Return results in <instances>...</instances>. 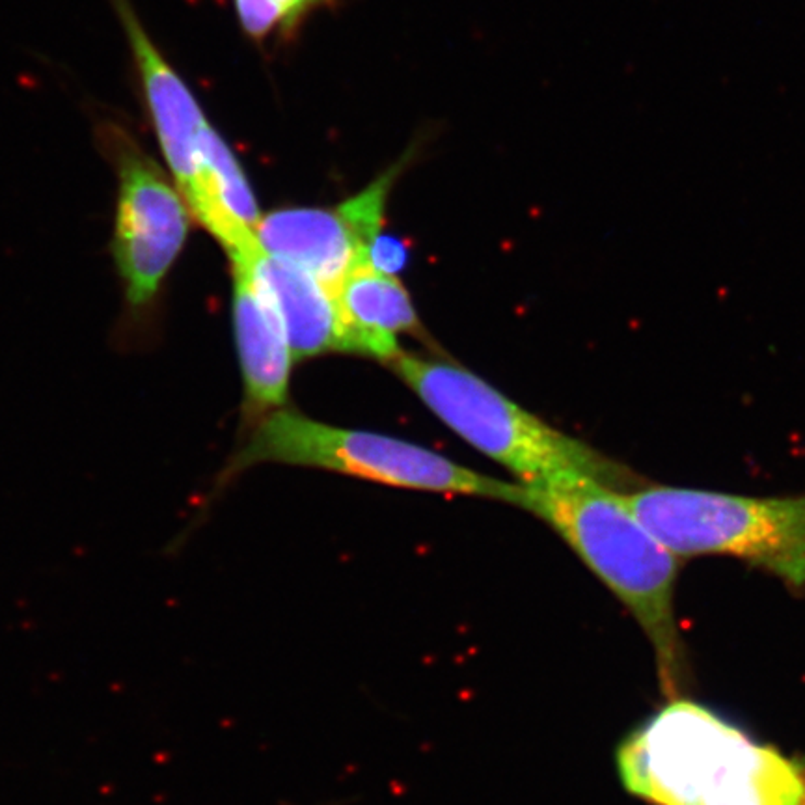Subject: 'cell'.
<instances>
[{"label":"cell","instance_id":"cell-1","mask_svg":"<svg viewBox=\"0 0 805 805\" xmlns=\"http://www.w3.org/2000/svg\"><path fill=\"white\" fill-rule=\"evenodd\" d=\"M520 485L518 507L548 524L635 617L655 651L662 692L681 695L688 664L675 617L679 556L638 518L627 489L587 474Z\"/></svg>","mask_w":805,"mask_h":805},{"label":"cell","instance_id":"cell-2","mask_svg":"<svg viewBox=\"0 0 805 805\" xmlns=\"http://www.w3.org/2000/svg\"><path fill=\"white\" fill-rule=\"evenodd\" d=\"M622 786L651 805H805V762L673 699L622 740Z\"/></svg>","mask_w":805,"mask_h":805},{"label":"cell","instance_id":"cell-3","mask_svg":"<svg viewBox=\"0 0 805 805\" xmlns=\"http://www.w3.org/2000/svg\"><path fill=\"white\" fill-rule=\"evenodd\" d=\"M388 364L440 421L522 483L587 474L627 491L640 485L625 466L554 429L465 367L405 351Z\"/></svg>","mask_w":805,"mask_h":805},{"label":"cell","instance_id":"cell-4","mask_svg":"<svg viewBox=\"0 0 805 805\" xmlns=\"http://www.w3.org/2000/svg\"><path fill=\"white\" fill-rule=\"evenodd\" d=\"M649 530L679 557L729 556L805 587V494L744 496L675 485L627 492Z\"/></svg>","mask_w":805,"mask_h":805},{"label":"cell","instance_id":"cell-5","mask_svg":"<svg viewBox=\"0 0 805 805\" xmlns=\"http://www.w3.org/2000/svg\"><path fill=\"white\" fill-rule=\"evenodd\" d=\"M259 463L312 466L390 487L513 505L522 491V485L496 481L406 440L328 425L283 406L255 421L248 440L231 458L226 478Z\"/></svg>","mask_w":805,"mask_h":805},{"label":"cell","instance_id":"cell-6","mask_svg":"<svg viewBox=\"0 0 805 805\" xmlns=\"http://www.w3.org/2000/svg\"><path fill=\"white\" fill-rule=\"evenodd\" d=\"M101 138L118 172L112 255L127 310L144 317L183 250L192 215L177 185L121 125L103 124Z\"/></svg>","mask_w":805,"mask_h":805},{"label":"cell","instance_id":"cell-7","mask_svg":"<svg viewBox=\"0 0 805 805\" xmlns=\"http://www.w3.org/2000/svg\"><path fill=\"white\" fill-rule=\"evenodd\" d=\"M397 172L399 166L388 170L360 194L332 209L291 207L261 215L255 229L257 241L267 254L293 261L334 291L358 263L369 259Z\"/></svg>","mask_w":805,"mask_h":805},{"label":"cell","instance_id":"cell-8","mask_svg":"<svg viewBox=\"0 0 805 805\" xmlns=\"http://www.w3.org/2000/svg\"><path fill=\"white\" fill-rule=\"evenodd\" d=\"M250 257L231 261V310L244 384V408L259 419L282 408L288 399L295 356L275 299L250 265Z\"/></svg>","mask_w":805,"mask_h":805},{"label":"cell","instance_id":"cell-9","mask_svg":"<svg viewBox=\"0 0 805 805\" xmlns=\"http://www.w3.org/2000/svg\"><path fill=\"white\" fill-rule=\"evenodd\" d=\"M124 23L151 121L177 189L187 198L202 166V135L207 119L183 79L159 53L127 0H112Z\"/></svg>","mask_w":805,"mask_h":805},{"label":"cell","instance_id":"cell-10","mask_svg":"<svg viewBox=\"0 0 805 805\" xmlns=\"http://www.w3.org/2000/svg\"><path fill=\"white\" fill-rule=\"evenodd\" d=\"M347 353L390 362L401 353L399 334H416L419 319L410 295L392 272L358 263L334 289Z\"/></svg>","mask_w":805,"mask_h":805},{"label":"cell","instance_id":"cell-11","mask_svg":"<svg viewBox=\"0 0 805 805\" xmlns=\"http://www.w3.org/2000/svg\"><path fill=\"white\" fill-rule=\"evenodd\" d=\"M250 265L280 312L295 360L327 353H347L345 328L334 291L308 270L259 250Z\"/></svg>","mask_w":805,"mask_h":805},{"label":"cell","instance_id":"cell-12","mask_svg":"<svg viewBox=\"0 0 805 805\" xmlns=\"http://www.w3.org/2000/svg\"><path fill=\"white\" fill-rule=\"evenodd\" d=\"M314 2L315 0H235V8L242 28L254 38H265L276 28L293 27Z\"/></svg>","mask_w":805,"mask_h":805}]
</instances>
